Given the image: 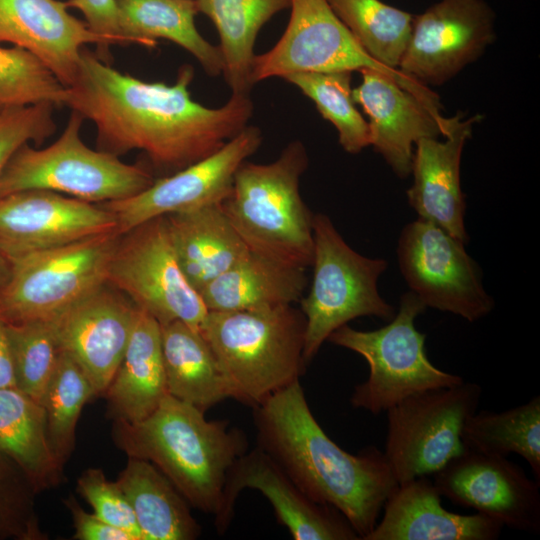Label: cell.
<instances>
[{"label": "cell", "mask_w": 540, "mask_h": 540, "mask_svg": "<svg viewBox=\"0 0 540 540\" xmlns=\"http://www.w3.org/2000/svg\"><path fill=\"white\" fill-rule=\"evenodd\" d=\"M194 69L185 64L172 85L122 73L87 48L81 52L66 106L96 127L98 149L114 155L144 152L156 168L177 172L222 148L252 117L248 93L221 107L194 101Z\"/></svg>", "instance_id": "obj_1"}, {"label": "cell", "mask_w": 540, "mask_h": 540, "mask_svg": "<svg viewBox=\"0 0 540 540\" xmlns=\"http://www.w3.org/2000/svg\"><path fill=\"white\" fill-rule=\"evenodd\" d=\"M252 409L257 446L309 498L342 513L364 540L398 486L384 453L369 447L354 455L338 446L316 421L300 380Z\"/></svg>", "instance_id": "obj_2"}, {"label": "cell", "mask_w": 540, "mask_h": 540, "mask_svg": "<svg viewBox=\"0 0 540 540\" xmlns=\"http://www.w3.org/2000/svg\"><path fill=\"white\" fill-rule=\"evenodd\" d=\"M112 438L128 457L149 461L188 504L217 516L228 471L248 448L245 433L227 420L167 395L145 419L113 421Z\"/></svg>", "instance_id": "obj_3"}, {"label": "cell", "mask_w": 540, "mask_h": 540, "mask_svg": "<svg viewBox=\"0 0 540 540\" xmlns=\"http://www.w3.org/2000/svg\"><path fill=\"white\" fill-rule=\"evenodd\" d=\"M306 320L293 305L208 311L200 331L229 385L231 398L252 408L300 380Z\"/></svg>", "instance_id": "obj_4"}, {"label": "cell", "mask_w": 540, "mask_h": 540, "mask_svg": "<svg viewBox=\"0 0 540 540\" xmlns=\"http://www.w3.org/2000/svg\"><path fill=\"white\" fill-rule=\"evenodd\" d=\"M309 158L299 140L270 163L244 161L220 204L251 251L300 268L312 265L314 214L304 203L300 178Z\"/></svg>", "instance_id": "obj_5"}, {"label": "cell", "mask_w": 540, "mask_h": 540, "mask_svg": "<svg viewBox=\"0 0 540 540\" xmlns=\"http://www.w3.org/2000/svg\"><path fill=\"white\" fill-rule=\"evenodd\" d=\"M83 117L75 111L59 138L45 148L23 145L0 177V197L25 190H47L101 204L134 196L154 177L140 164L87 146L81 139Z\"/></svg>", "instance_id": "obj_6"}, {"label": "cell", "mask_w": 540, "mask_h": 540, "mask_svg": "<svg viewBox=\"0 0 540 540\" xmlns=\"http://www.w3.org/2000/svg\"><path fill=\"white\" fill-rule=\"evenodd\" d=\"M426 308L409 291L401 296L399 309L387 325L362 331L346 324L328 337L332 344L361 355L368 363V378L355 386L350 397L354 408L378 415L413 394L464 381L437 368L427 357L426 335L415 327V319Z\"/></svg>", "instance_id": "obj_7"}, {"label": "cell", "mask_w": 540, "mask_h": 540, "mask_svg": "<svg viewBox=\"0 0 540 540\" xmlns=\"http://www.w3.org/2000/svg\"><path fill=\"white\" fill-rule=\"evenodd\" d=\"M313 277L299 303L306 320L303 357L308 364L338 328L363 316L389 321L396 311L378 291L387 261L352 249L329 216H313Z\"/></svg>", "instance_id": "obj_8"}, {"label": "cell", "mask_w": 540, "mask_h": 540, "mask_svg": "<svg viewBox=\"0 0 540 540\" xmlns=\"http://www.w3.org/2000/svg\"><path fill=\"white\" fill-rule=\"evenodd\" d=\"M120 234L93 236L11 260L0 291L5 323L50 321L108 283Z\"/></svg>", "instance_id": "obj_9"}, {"label": "cell", "mask_w": 540, "mask_h": 540, "mask_svg": "<svg viewBox=\"0 0 540 540\" xmlns=\"http://www.w3.org/2000/svg\"><path fill=\"white\" fill-rule=\"evenodd\" d=\"M473 382L413 394L387 412L384 456L398 484L435 474L466 448L462 431L479 406Z\"/></svg>", "instance_id": "obj_10"}, {"label": "cell", "mask_w": 540, "mask_h": 540, "mask_svg": "<svg viewBox=\"0 0 540 540\" xmlns=\"http://www.w3.org/2000/svg\"><path fill=\"white\" fill-rule=\"evenodd\" d=\"M108 283L160 325L182 321L200 329L208 313L181 270L165 216L120 235Z\"/></svg>", "instance_id": "obj_11"}, {"label": "cell", "mask_w": 540, "mask_h": 540, "mask_svg": "<svg viewBox=\"0 0 540 540\" xmlns=\"http://www.w3.org/2000/svg\"><path fill=\"white\" fill-rule=\"evenodd\" d=\"M289 23L278 42L255 55L252 84L297 72L360 71L373 68L397 79L408 91L440 103L429 87L377 63L361 48L327 0H290Z\"/></svg>", "instance_id": "obj_12"}, {"label": "cell", "mask_w": 540, "mask_h": 540, "mask_svg": "<svg viewBox=\"0 0 540 540\" xmlns=\"http://www.w3.org/2000/svg\"><path fill=\"white\" fill-rule=\"evenodd\" d=\"M400 272L426 307L475 322L488 315L493 298L465 243L417 218L402 229L397 246Z\"/></svg>", "instance_id": "obj_13"}, {"label": "cell", "mask_w": 540, "mask_h": 540, "mask_svg": "<svg viewBox=\"0 0 540 540\" xmlns=\"http://www.w3.org/2000/svg\"><path fill=\"white\" fill-rule=\"evenodd\" d=\"M494 19L484 0H440L414 16L398 71L426 87L443 85L494 41Z\"/></svg>", "instance_id": "obj_14"}, {"label": "cell", "mask_w": 540, "mask_h": 540, "mask_svg": "<svg viewBox=\"0 0 540 540\" xmlns=\"http://www.w3.org/2000/svg\"><path fill=\"white\" fill-rule=\"evenodd\" d=\"M263 141L258 127L246 126L210 156L171 175L155 179L140 193L101 203L116 218L120 235L151 219L221 204L229 195L239 166Z\"/></svg>", "instance_id": "obj_15"}, {"label": "cell", "mask_w": 540, "mask_h": 540, "mask_svg": "<svg viewBox=\"0 0 540 540\" xmlns=\"http://www.w3.org/2000/svg\"><path fill=\"white\" fill-rule=\"evenodd\" d=\"M434 475V485L455 505L471 508L503 526L540 532V486L502 456L466 449Z\"/></svg>", "instance_id": "obj_16"}, {"label": "cell", "mask_w": 540, "mask_h": 540, "mask_svg": "<svg viewBox=\"0 0 540 540\" xmlns=\"http://www.w3.org/2000/svg\"><path fill=\"white\" fill-rule=\"evenodd\" d=\"M244 489L261 492L271 503L277 522L295 540H359L345 516L332 506L309 498L278 463L256 446L230 467L220 512L214 517L219 534L229 527L238 495Z\"/></svg>", "instance_id": "obj_17"}, {"label": "cell", "mask_w": 540, "mask_h": 540, "mask_svg": "<svg viewBox=\"0 0 540 540\" xmlns=\"http://www.w3.org/2000/svg\"><path fill=\"white\" fill-rule=\"evenodd\" d=\"M113 232L116 218L101 204L47 190L0 197V252L10 261Z\"/></svg>", "instance_id": "obj_18"}, {"label": "cell", "mask_w": 540, "mask_h": 540, "mask_svg": "<svg viewBox=\"0 0 540 540\" xmlns=\"http://www.w3.org/2000/svg\"><path fill=\"white\" fill-rule=\"evenodd\" d=\"M138 308L109 283L73 304L53 320L62 351L103 395L127 348Z\"/></svg>", "instance_id": "obj_19"}, {"label": "cell", "mask_w": 540, "mask_h": 540, "mask_svg": "<svg viewBox=\"0 0 540 540\" xmlns=\"http://www.w3.org/2000/svg\"><path fill=\"white\" fill-rule=\"evenodd\" d=\"M359 72L362 81L352 96L369 118L370 145L398 177L405 178L411 174L415 144L422 138L445 136L450 118L442 116L441 104L406 90L391 75L373 68Z\"/></svg>", "instance_id": "obj_20"}, {"label": "cell", "mask_w": 540, "mask_h": 540, "mask_svg": "<svg viewBox=\"0 0 540 540\" xmlns=\"http://www.w3.org/2000/svg\"><path fill=\"white\" fill-rule=\"evenodd\" d=\"M9 43L36 56L67 88L76 78L81 52L97 46V56L107 62V40L59 0H0V44Z\"/></svg>", "instance_id": "obj_21"}, {"label": "cell", "mask_w": 540, "mask_h": 540, "mask_svg": "<svg viewBox=\"0 0 540 540\" xmlns=\"http://www.w3.org/2000/svg\"><path fill=\"white\" fill-rule=\"evenodd\" d=\"M477 114L465 120L450 118L445 140L422 138L415 144L407 190L409 205L418 218L428 221L463 243L469 241L465 227V196L461 189L460 165L464 146L471 137Z\"/></svg>", "instance_id": "obj_22"}, {"label": "cell", "mask_w": 540, "mask_h": 540, "mask_svg": "<svg viewBox=\"0 0 540 540\" xmlns=\"http://www.w3.org/2000/svg\"><path fill=\"white\" fill-rule=\"evenodd\" d=\"M427 476L398 484L383 506V517L364 540H494L503 525L483 514L446 510Z\"/></svg>", "instance_id": "obj_23"}, {"label": "cell", "mask_w": 540, "mask_h": 540, "mask_svg": "<svg viewBox=\"0 0 540 540\" xmlns=\"http://www.w3.org/2000/svg\"><path fill=\"white\" fill-rule=\"evenodd\" d=\"M103 395L108 416L129 423L148 417L168 395L160 324L139 308L123 358Z\"/></svg>", "instance_id": "obj_24"}, {"label": "cell", "mask_w": 540, "mask_h": 540, "mask_svg": "<svg viewBox=\"0 0 540 540\" xmlns=\"http://www.w3.org/2000/svg\"><path fill=\"white\" fill-rule=\"evenodd\" d=\"M165 218L181 270L198 293L250 252L220 204Z\"/></svg>", "instance_id": "obj_25"}, {"label": "cell", "mask_w": 540, "mask_h": 540, "mask_svg": "<svg viewBox=\"0 0 540 540\" xmlns=\"http://www.w3.org/2000/svg\"><path fill=\"white\" fill-rule=\"evenodd\" d=\"M306 269L251 251L199 291L208 311H246L293 305L308 285Z\"/></svg>", "instance_id": "obj_26"}, {"label": "cell", "mask_w": 540, "mask_h": 540, "mask_svg": "<svg viewBox=\"0 0 540 540\" xmlns=\"http://www.w3.org/2000/svg\"><path fill=\"white\" fill-rule=\"evenodd\" d=\"M0 453L12 460L40 493L64 479L42 404L15 386L0 388Z\"/></svg>", "instance_id": "obj_27"}, {"label": "cell", "mask_w": 540, "mask_h": 540, "mask_svg": "<svg viewBox=\"0 0 540 540\" xmlns=\"http://www.w3.org/2000/svg\"><path fill=\"white\" fill-rule=\"evenodd\" d=\"M168 394L207 411L231 398L229 385L200 329L182 321L160 325Z\"/></svg>", "instance_id": "obj_28"}, {"label": "cell", "mask_w": 540, "mask_h": 540, "mask_svg": "<svg viewBox=\"0 0 540 540\" xmlns=\"http://www.w3.org/2000/svg\"><path fill=\"white\" fill-rule=\"evenodd\" d=\"M116 482L128 499L143 540H194L201 526L171 481L149 461L128 457Z\"/></svg>", "instance_id": "obj_29"}, {"label": "cell", "mask_w": 540, "mask_h": 540, "mask_svg": "<svg viewBox=\"0 0 540 540\" xmlns=\"http://www.w3.org/2000/svg\"><path fill=\"white\" fill-rule=\"evenodd\" d=\"M123 35L130 44L148 48L158 39L171 41L192 54L211 77L222 74L218 46L197 30L195 0H117Z\"/></svg>", "instance_id": "obj_30"}, {"label": "cell", "mask_w": 540, "mask_h": 540, "mask_svg": "<svg viewBox=\"0 0 540 540\" xmlns=\"http://www.w3.org/2000/svg\"><path fill=\"white\" fill-rule=\"evenodd\" d=\"M198 13L216 26L222 74L232 93H248L254 46L258 32L275 14L290 7V0H195Z\"/></svg>", "instance_id": "obj_31"}, {"label": "cell", "mask_w": 540, "mask_h": 540, "mask_svg": "<svg viewBox=\"0 0 540 540\" xmlns=\"http://www.w3.org/2000/svg\"><path fill=\"white\" fill-rule=\"evenodd\" d=\"M462 441L486 455H520L540 481V397L503 412L476 411L463 427Z\"/></svg>", "instance_id": "obj_32"}, {"label": "cell", "mask_w": 540, "mask_h": 540, "mask_svg": "<svg viewBox=\"0 0 540 540\" xmlns=\"http://www.w3.org/2000/svg\"><path fill=\"white\" fill-rule=\"evenodd\" d=\"M361 48L377 63L398 70L414 16L381 0H327Z\"/></svg>", "instance_id": "obj_33"}, {"label": "cell", "mask_w": 540, "mask_h": 540, "mask_svg": "<svg viewBox=\"0 0 540 540\" xmlns=\"http://www.w3.org/2000/svg\"><path fill=\"white\" fill-rule=\"evenodd\" d=\"M351 74V71L297 72L283 79L314 102L322 117L336 128L342 148L357 154L370 146V133L368 122L353 100Z\"/></svg>", "instance_id": "obj_34"}, {"label": "cell", "mask_w": 540, "mask_h": 540, "mask_svg": "<svg viewBox=\"0 0 540 540\" xmlns=\"http://www.w3.org/2000/svg\"><path fill=\"white\" fill-rule=\"evenodd\" d=\"M96 392L83 370L61 350L56 369L40 400L52 448L65 463L76 444V428L85 404Z\"/></svg>", "instance_id": "obj_35"}, {"label": "cell", "mask_w": 540, "mask_h": 540, "mask_svg": "<svg viewBox=\"0 0 540 540\" xmlns=\"http://www.w3.org/2000/svg\"><path fill=\"white\" fill-rule=\"evenodd\" d=\"M15 387L40 402L56 369L61 348L51 321L6 323Z\"/></svg>", "instance_id": "obj_36"}, {"label": "cell", "mask_w": 540, "mask_h": 540, "mask_svg": "<svg viewBox=\"0 0 540 540\" xmlns=\"http://www.w3.org/2000/svg\"><path fill=\"white\" fill-rule=\"evenodd\" d=\"M68 88L32 53L0 45V105L66 106Z\"/></svg>", "instance_id": "obj_37"}, {"label": "cell", "mask_w": 540, "mask_h": 540, "mask_svg": "<svg viewBox=\"0 0 540 540\" xmlns=\"http://www.w3.org/2000/svg\"><path fill=\"white\" fill-rule=\"evenodd\" d=\"M39 492L24 472L0 453V540H47L36 509Z\"/></svg>", "instance_id": "obj_38"}, {"label": "cell", "mask_w": 540, "mask_h": 540, "mask_svg": "<svg viewBox=\"0 0 540 540\" xmlns=\"http://www.w3.org/2000/svg\"><path fill=\"white\" fill-rule=\"evenodd\" d=\"M51 103L0 107V177L13 155L30 141L41 145L56 130Z\"/></svg>", "instance_id": "obj_39"}, {"label": "cell", "mask_w": 540, "mask_h": 540, "mask_svg": "<svg viewBox=\"0 0 540 540\" xmlns=\"http://www.w3.org/2000/svg\"><path fill=\"white\" fill-rule=\"evenodd\" d=\"M77 493L107 523L143 540L133 509L116 481H109L101 468H88L78 477Z\"/></svg>", "instance_id": "obj_40"}, {"label": "cell", "mask_w": 540, "mask_h": 540, "mask_svg": "<svg viewBox=\"0 0 540 540\" xmlns=\"http://www.w3.org/2000/svg\"><path fill=\"white\" fill-rule=\"evenodd\" d=\"M68 8L79 10L88 28L113 44H130L123 35L117 0H67Z\"/></svg>", "instance_id": "obj_41"}, {"label": "cell", "mask_w": 540, "mask_h": 540, "mask_svg": "<svg viewBox=\"0 0 540 540\" xmlns=\"http://www.w3.org/2000/svg\"><path fill=\"white\" fill-rule=\"evenodd\" d=\"M71 514L76 540H137L129 532L102 520L95 513L85 511L73 495L63 499Z\"/></svg>", "instance_id": "obj_42"}, {"label": "cell", "mask_w": 540, "mask_h": 540, "mask_svg": "<svg viewBox=\"0 0 540 540\" xmlns=\"http://www.w3.org/2000/svg\"><path fill=\"white\" fill-rule=\"evenodd\" d=\"M15 386L12 353L6 323L0 319V388Z\"/></svg>", "instance_id": "obj_43"}, {"label": "cell", "mask_w": 540, "mask_h": 540, "mask_svg": "<svg viewBox=\"0 0 540 540\" xmlns=\"http://www.w3.org/2000/svg\"><path fill=\"white\" fill-rule=\"evenodd\" d=\"M11 271V261L0 252V291L6 284Z\"/></svg>", "instance_id": "obj_44"}, {"label": "cell", "mask_w": 540, "mask_h": 540, "mask_svg": "<svg viewBox=\"0 0 540 540\" xmlns=\"http://www.w3.org/2000/svg\"><path fill=\"white\" fill-rule=\"evenodd\" d=\"M0 107H1V105H0Z\"/></svg>", "instance_id": "obj_45"}]
</instances>
